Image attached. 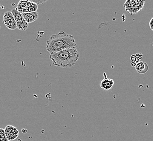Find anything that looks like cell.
Listing matches in <instances>:
<instances>
[{"instance_id": "obj_1", "label": "cell", "mask_w": 153, "mask_h": 141, "mask_svg": "<svg viewBox=\"0 0 153 141\" xmlns=\"http://www.w3.org/2000/svg\"><path fill=\"white\" fill-rule=\"evenodd\" d=\"M76 47V43L74 37L63 31L58 34H53L46 41V50L50 54L62 50Z\"/></svg>"}, {"instance_id": "obj_2", "label": "cell", "mask_w": 153, "mask_h": 141, "mask_svg": "<svg viewBox=\"0 0 153 141\" xmlns=\"http://www.w3.org/2000/svg\"><path fill=\"white\" fill-rule=\"evenodd\" d=\"M79 56L76 48H72L53 53L50 55L49 58L55 66L71 68L75 65Z\"/></svg>"}, {"instance_id": "obj_3", "label": "cell", "mask_w": 153, "mask_h": 141, "mask_svg": "<svg viewBox=\"0 0 153 141\" xmlns=\"http://www.w3.org/2000/svg\"><path fill=\"white\" fill-rule=\"evenodd\" d=\"M145 2L144 1L142 0H128L124 3V7L126 12L133 15L141 11Z\"/></svg>"}, {"instance_id": "obj_4", "label": "cell", "mask_w": 153, "mask_h": 141, "mask_svg": "<svg viewBox=\"0 0 153 141\" xmlns=\"http://www.w3.org/2000/svg\"><path fill=\"white\" fill-rule=\"evenodd\" d=\"M11 12L16 20L17 24V28L20 31H26L28 27V23L25 21L22 14L19 12L16 8L12 9Z\"/></svg>"}, {"instance_id": "obj_5", "label": "cell", "mask_w": 153, "mask_h": 141, "mask_svg": "<svg viewBox=\"0 0 153 141\" xmlns=\"http://www.w3.org/2000/svg\"><path fill=\"white\" fill-rule=\"evenodd\" d=\"M3 23L10 30L14 31L17 28V24L11 12H7L3 15Z\"/></svg>"}, {"instance_id": "obj_6", "label": "cell", "mask_w": 153, "mask_h": 141, "mask_svg": "<svg viewBox=\"0 0 153 141\" xmlns=\"http://www.w3.org/2000/svg\"><path fill=\"white\" fill-rule=\"evenodd\" d=\"M4 131L9 141H14L19 136L18 130L14 126L10 125L6 126L4 129Z\"/></svg>"}, {"instance_id": "obj_7", "label": "cell", "mask_w": 153, "mask_h": 141, "mask_svg": "<svg viewBox=\"0 0 153 141\" xmlns=\"http://www.w3.org/2000/svg\"><path fill=\"white\" fill-rule=\"evenodd\" d=\"M23 18H24L25 21L27 22L28 23H32L36 21L38 18L39 15L38 12H27V13H24L22 14Z\"/></svg>"}, {"instance_id": "obj_8", "label": "cell", "mask_w": 153, "mask_h": 141, "mask_svg": "<svg viewBox=\"0 0 153 141\" xmlns=\"http://www.w3.org/2000/svg\"><path fill=\"white\" fill-rule=\"evenodd\" d=\"M114 84V82L113 79L110 78H107L105 77L104 79L101 81L100 83V87L105 90H109L112 89V86Z\"/></svg>"}, {"instance_id": "obj_9", "label": "cell", "mask_w": 153, "mask_h": 141, "mask_svg": "<svg viewBox=\"0 0 153 141\" xmlns=\"http://www.w3.org/2000/svg\"><path fill=\"white\" fill-rule=\"evenodd\" d=\"M136 70L138 73H146L148 70V66L147 63L144 62H138L136 65L135 66Z\"/></svg>"}, {"instance_id": "obj_10", "label": "cell", "mask_w": 153, "mask_h": 141, "mask_svg": "<svg viewBox=\"0 0 153 141\" xmlns=\"http://www.w3.org/2000/svg\"><path fill=\"white\" fill-rule=\"evenodd\" d=\"M32 3V1L20 0L19 2L16 9L17 10H23V9H26V8H27L28 7H29L31 6Z\"/></svg>"}, {"instance_id": "obj_11", "label": "cell", "mask_w": 153, "mask_h": 141, "mask_svg": "<svg viewBox=\"0 0 153 141\" xmlns=\"http://www.w3.org/2000/svg\"><path fill=\"white\" fill-rule=\"evenodd\" d=\"M138 55H139V53H138L136 55H132L131 57L132 66H135L139 62V60L142 58V54H140V56H138Z\"/></svg>"}, {"instance_id": "obj_12", "label": "cell", "mask_w": 153, "mask_h": 141, "mask_svg": "<svg viewBox=\"0 0 153 141\" xmlns=\"http://www.w3.org/2000/svg\"><path fill=\"white\" fill-rule=\"evenodd\" d=\"M38 8V6L37 4L32 2L31 6L27 8L28 11V12H37Z\"/></svg>"}, {"instance_id": "obj_13", "label": "cell", "mask_w": 153, "mask_h": 141, "mask_svg": "<svg viewBox=\"0 0 153 141\" xmlns=\"http://www.w3.org/2000/svg\"><path fill=\"white\" fill-rule=\"evenodd\" d=\"M0 141H9L7 137L4 129L0 128Z\"/></svg>"}, {"instance_id": "obj_14", "label": "cell", "mask_w": 153, "mask_h": 141, "mask_svg": "<svg viewBox=\"0 0 153 141\" xmlns=\"http://www.w3.org/2000/svg\"><path fill=\"white\" fill-rule=\"evenodd\" d=\"M33 2H34L36 4H44V3H45L46 2H47V1H42V0H39V1H32Z\"/></svg>"}, {"instance_id": "obj_15", "label": "cell", "mask_w": 153, "mask_h": 141, "mask_svg": "<svg viewBox=\"0 0 153 141\" xmlns=\"http://www.w3.org/2000/svg\"><path fill=\"white\" fill-rule=\"evenodd\" d=\"M149 26H150V29L153 31V18L150 20L149 22Z\"/></svg>"}, {"instance_id": "obj_16", "label": "cell", "mask_w": 153, "mask_h": 141, "mask_svg": "<svg viewBox=\"0 0 153 141\" xmlns=\"http://www.w3.org/2000/svg\"></svg>"}]
</instances>
